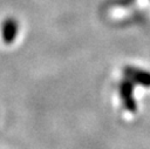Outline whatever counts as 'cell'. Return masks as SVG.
<instances>
[{
    "label": "cell",
    "instance_id": "cell-1",
    "mask_svg": "<svg viewBox=\"0 0 150 149\" xmlns=\"http://www.w3.org/2000/svg\"><path fill=\"white\" fill-rule=\"evenodd\" d=\"M120 96L123 106L127 110L134 113L136 111V101L134 99V86L130 80H124L120 83Z\"/></svg>",
    "mask_w": 150,
    "mask_h": 149
},
{
    "label": "cell",
    "instance_id": "cell-2",
    "mask_svg": "<svg viewBox=\"0 0 150 149\" xmlns=\"http://www.w3.org/2000/svg\"><path fill=\"white\" fill-rule=\"evenodd\" d=\"M124 75L132 83H137L143 87H150V72L148 70L135 67H125Z\"/></svg>",
    "mask_w": 150,
    "mask_h": 149
},
{
    "label": "cell",
    "instance_id": "cell-3",
    "mask_svg": "<svg viewBox=\"0 0 150 149\" xmlns=\"http://www.w3.org/2000/svg\"><path fill=\"white\" fill-rule=\"evenodd\" d=\"M16 23L15 21H12V20H8L5 22L4 27H2V38H4V41L6 43H12L14 38L16 36Z\"/></svg>",
    "mask_w": 150,
    "mask_h": 149
}]
</instances>
